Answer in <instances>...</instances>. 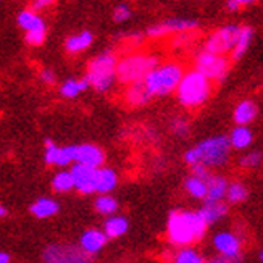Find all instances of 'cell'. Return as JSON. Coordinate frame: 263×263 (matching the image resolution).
Masks as SVG:
<instances>
[{"label":"cell","mask_w":263,"mask_h":263,"mask_svg":"<svg viewBox=\"0 0 263 263\" xmlns=\"http://www.w3.org/2000/svg\"><path fill=\"white\" fill-rule=\"evenodd\" d=\"M89 81L87 78L86 79H79V81H76V79H70V81H66L63 86H62V96L68 97V99H73L76 97L78 94H81L83 90H86L89 87Z\"/></svg>","instance_id":"obj_27"},{"label":"cell","mask_w":263,"mask_h":263,"mask_svg":"<svg viewBox=\"0 0 263 263\" xmlns=\"http://www.w3.org/2000/svg\"><path fill=\"white\" fill-rule=\"evenodd\" d=\"M7 215V210L2 207V205H0V216H5Z\"/></svg>","instance_id":"obj_44"},{"label":"cell","mask_w":263,"mask_h":263,"mask_svg":"<svg viewBox=\"0 0 263 263\" xmlns=\"http://www.w3.org/2000/svg\"><path fill=\"white\" fill-rule=\"evenodd\" d=\"M200 216L205 220V223L207 224H213L216 223L220 218H223V216L228 213V209L226 205L221 203V200L218 202H212V200H207V203L203 205V207L200 209Z\"/></svg>","instance_id":"obj_15"},{"label":"cell","mask_w":263,"mask_h":263,"mask_svg":"<svg viewBox=\"0 0 263 263\" xmlns=\"http://www.w3.org/2000/svg\"><path fill=\"white\" fill-rule=\"evenodd\" d=\"M41 79H42L44 83L52 84V83H55V74H53L52 71H49V70H44V71L41 73Z\"/></svg>","instance_id":"obj_39"},{"label":"cell","mask_w":263,"mask_h":263,"mask_svg":"<svg viewBox=\"0 0 263 263\" xmlns=\"http://www.w3.org/2000/svg\"><path fill=\"white\" fill-rule=\"evenodd\" d=\"M252 139H254V136L246 124H237V128H234L231 133L230 142L234 148H246L252 144Z\"/></svg>","instance_id":"obj_21"},{"label":"cell","mask_w":263,"mask_h":263,"mask_svg":"<svg viewBox=\"0 0 263 263\" xmlns=\"http://www.w3.org/2000/svg\"><path fill=\"white\" fill-rule=\"evenodd\" d=\"M196 70L205 74L209 79H223L228 71V60L221 53L205 50L197 57Z\"/></svg>","instance_id":"obj_8"},{"label":"cell","mask_w":263,"mask_h":263,"mask_svg":"<svg viewBox=\"0 0 263 263\" xmlns=\"http://www.w3.org/2000/svg\"><path fill=\"white\" fill-rule=\"evenodd\" d=\"M207 168H209V166H207V165H203L202 162L194 163V165H192V175H194V176H197V178H200V179L209 181L210 173H209V170H207Z\"/></svg>","instance_id":"obj_37"},{"label":"cell","mask_w":263,"mask_h":263,"mask_svg":"<svg viewBox=\"0 0 263 263\" xmlns=\"http://www.w3.org/2000/svg\"><path fill=\"white\" fill-rule=\"evenodd\" d=\"M45 41V29L26 31V42L31 45H41Z\"/></svg>","instance_id":"obj_34"},{"label":"cell","mask_w":263,"mask_h":263,"mask_svg":"<svg viewBox=\"0 0 263 263\" xmlns=\"http://www.w3.org/2000/svg\"><path fill=\"white\" fill-rule=\"evenodd\" d=\"M158 65V60L154 55H131L123 59L117 65V78L124 84H133L144 81L148 71Z\"/></svg>","instance_id":"obj_5"},{"label":"cell","mask_w":263,"mask_h":263,"mask_svg":"<svg viewBox=\"0 0 263 263\" xmlns=\"http://www.w3.org/2000/svg\"><path fill=\"white\" fill-rule=\"evenodd\" d=\"M52 4H53V0H34L32 7H34V10H42V8L49 7Z\"/></svg>","instance_id":"obj_40"},{"label":"cell","mask_w":263,"mask_h":263,"mask_svg":"<svg viewBox=\"0 0 263 263\" xmlns=\"http://www.w3.org/2000/svg\"><path fill=\"white\" fill-rule=\"evenodd\" d=\"M128 231V220L123 216H110L105 221L107 237H120Z\"/></svg>","instance_id":"obj_22"},{"label":"cell","mask_w":263,"mask_h":263,"mask_svg":"<svg viewBox=\"0 0 263 263\" xmlns=\"http://www.w3.org/2000/svg\"><path fill=\"white\" fill-rule=\"evenodd\" d=\"M213 246L220 252L216 261H237L241 258V241L233 233H218L213 237Z\"/></svg>","instance_id":"obj_9"},{"label":"cell","mask_w":263,"mask_h":263,"mask_svg":"<svg viewBox=\"0 0 263 263\" xmlns=\"http://www.w3.org/2000/svg\"><path fill=\"white\" fill-rule=\"evenodd\" d=\"M226 5H228V10H231V11H234V10H237L239 7H241L236 2V0H230V2H228Z\"/></svg>","instance_id":"obj_41"},{"label":"cell","mask_w":263,"mask_h":263,"mask_svg":"<svg viewBox=\"0 0 263 263\" xmlns=\"http://www.w3.org/2000/svg\"><path fill=\"white\" fill-rule=\"evenodd\" d=\"M107 234L99 230H89L81 236V249L87 255L97 254L99 250L107 244Z\"/></svg>","instance_id":"obj_14"},{"label":"cell","mask_w":263,"mask_h":263,"mask_svg":"<svg viewBox=\"0 0 263 263\" xmlns=\"http://www.w3.org/2000/svg\"><path fill=\"white\" fill-rule=\"evenodd\" d=\"M18 23L20 26L25 31H36V29H45L44 21L34 13V11H21L18 16Z\"/></svg>","instance_id":"obj_25"},{"label":"cell","mask_w":263,"mask_h":263,"mask_svg":"<svg viewBox=\"0 0 263 263\" xmlns=\"http://www.w3.org/2000/svg\"><path fill=\"white\" fill-rule=\"evenodd\" d=\"M175 261L176 263H202L203 258L202 255H199L196 250L192 249H182L175 255Z\"/></svg>","instance_id":"obj_31"},{"label":"cell","mask_w":263,"mask_h":263,"mask_svg":"<svg viewBox=\"0 0 263 263\" xmlns=\"http://www.w3.org/2000/svg\"><path fill=\"white\" fill-rule=\"evenodd\" d=\"M178 100L187 108H196L203 105L212 92L210 79L200 71L194 70L182 74L181 81L176 87Z\"/></svg>","instance_id":"obj_2"},{"label":"cell","mask_w":263,"mask_h":263,"mask_svg":"<svg viewBox=\"0 0 263 263\" xmlns=\"http://www.w3.org/2000/svg\"><path fill=\"white\" fill-rule=\"evenodd\" d=\"M52 187L57 192H68L74 187V179L71 171H62V173L55 175V178L52 179Z\"/></svg>","instance_id":"obj_28"},{"label":"cell","mask_w":263,"mask_h":263,"mask_svg":"<svg viewBox=\"0 0 263 263\" xmlns=\"http://www.w3.org/2000/svg\"><path fill=\"white\" fill-rule=\"evenodd\" d=\"M44 260L49 263H76L86 261L87 254L81 247L73 246H50L44 252Z\"/></svg>","instance_id":"obj_10"},{"label":"cell","mask_w":263,"mask_h":263,"mask_svg":"<svg viewBox=\"0 0 263 263\" xmlns=\"http://www.w3.org/2000/svg\"><path fill=\"white\" fill-rule=\"evenodd\" d=\"M182 66L179 63L170 62L163 65H157L154 70L148 71L144 78V84L147 86L148 92L154 96H168L176 90L181 78H182Z\"/></svg>","instance_id":"obj_3"},{"label":"cell","mask_w":263,"mask_h":263,"mask_svg":"<svg viewBox=\"0 0 263 263\" xmlns=\"http://www.w3.org/2000/svg\"><path fill=\"white\" fill-rule=\"evenodd\" d=\"M207 223L197 212L176 210L168 218V239L175 246H189L197 242L207 231Z\"/></svg>","instance_id":"obj_1"},{"label":"cell","mask_w":263,"mask_h":263,"mask_svg":"<svg viewBox=\"0 0 263 263\" xmlns=\"http://www.w3.org/2000/svg\"><path fill=\"white\" fill-rule=\"evenodd\" d=\"M252 41V29L250 28H241V34H239L237 42L233 49V59L239 60L241 57L246 53V50L249 49V44Z\"/></svg>","instance_id":"obj_26"},{"label":"cell","mask_w":263,"mask_h":263,"mask_svg":"<svg viewBox=\"0 0 263 263\" xmlns=\"http://www.w3.org/2000/svg\"><path fill=\"white\" fill-rule=\"evenodd\" d=\"M171 128H173L175 134H178V136H187V133H189L187 123H186L184 120H179V118H176V120L173 121V124H171Z\"/></svg>","instance_id":"obj_38"},{"label":"cell","mask_w":263,"mask_h":263,"mask_svg":"<svg viewBox=\"0 0 263 263\" xmlns=\"http://www.w3.org/2000/svg\"><path fill=\"white\" fill-rule=\"evenodd\" d=\"M255 117H257V107L250 100L241 102L234 110V120L237 124H249L255 120Z\"/></svg>","instance_id":"obj_18"},{"label":"cell","mask_w":263,"mask_h":263,"mask_svg":"<svg viewBox=\"0 0 263 263\" xmlns=\"http://www.w3.org/2000/svg\"><path fill=\"white\" fill-rule=\"evenodd\" d=\"M129 16H131V10H129L128 5H118L115 8V13H113V20L118 21V23L126 21Z\"/></svg>","instance_id":"obj_36"},{"label":"cell","mask_w":263,"mask_h":263,"mask_svg":"<svg viewBox=\"0 0 263 263\" xmlns=\"http://www.w3.org/2000/svg\"><path fill=\"white\" fill-rule=\"evenodd\" d=\"M260 162H261V155H260V152H252V154H247L246 157H242L241 165H242L244 168H255V166L260 165Z\"/></svg>","instance_id":"obj_35"},{"label":"cell","mask_w":263,"mask_h":263,"mask_svg":"<svg viewBox=\"0 0 263 263\" xmlns=\"http://www.w3.org/2000/svg\"><path fill=\"white\" fill-rule=\"evenodd\" d=\"M92 44V34L84 31L81 34H76V36L70 37L66 41V50L71 52V53H76V52H83L86 50L89 45Z\"/></svg>","instance_id":"obj_23"},{"label":"cell","mask_w":263,"mask_h":263,"mask_svg":"<svg viewBox=\"0 0 263 263\" xmlns=\"http://www.w3.org/2000/svg\"><path fill=\"white\" fill-rule=\"evenodd\" d=\"M10 261V255L5 252H0V263H8Z\"/></svg>","instance_id":"obj_42"},{"label":"cell","mask_w":263,"mask_h":263,"mask_svg":"<svg viewBox=\"0 0 263 263\" xmlns=\"http://www.w3.org/2000/svg\"><path fill=\"white\" fill-rule=\"evenodd\" d=\"M74 179V187L83 194L97 192V168L76 163L71 170Z\"/></svg>","instance_id":"obj_11"},{"label":"cell","mask_w":263,"mask_h":263,"mask_svg":"<svg viewBox=\"0 0 263 263\" xmlns=\"http://www.w3.org/2000/svg\"><path fill=\"white\" fill-rule=\"evenodd\" d=\"M230 147H231L230 139H226L224 136H215V137H210V139L202 141L194 148H196L199 160L203 165L221 166L228 162Z\"/></svg>","instance_id":"obj_6"},{"label":"cell","mask_w":263,"mask_h":263,"mask_svg":"<svg viewBox=\"0 0 263 263\" xmlns=\"http://www.w3.org/2000/svg\"><path fill=\"white\" fill-rule=\"evenodd\" d=\"M59 212V203L52 199H39L31 205V213L36 218H49Z\"/></svg>","instance_id":"obj_20"},{"label":"cell","mask_w":263,"mask_h":263,"mask_svg":"<svg viewBox=\"0 0 263 263\" xmlns=\"http://www.w3.org/2000/svg\"><path fill=\"white\" fill-rule=\"evenodd\" d=\"M117 59L110 52H104L90 60L87 68V81L99 92L108 90L117 76Z\"/></svg>","instance_id":"obj_4"},{"label":"cell","mask_w":263,"mask_h":263,"mask_svg":"<svg viewBox=\"0 0 263 263\" xmlns=\"http://www.w3.org/2000/svg\"><path fill=\"white\" fill-rule=\"evenodd\" d=\"M207 186H209V192H207V200L212 202H218L226 196V191H228V181L221 176H210L207 181Z\"/></svg>","instance_id":"obj_17"},{"label":"cell","mask_w":263,"mask_h":263,"mask_svg":"<svg viewBox=\"0 0 263 263\" xmlns=\"http://www.w3.org/2000/svg\"><path fill=\"white\" fill-rule=\"evenodd\" d=\"M186 191L191 194L192 197L196 199H205L207 197V192H209V186H207V181L200 179L197 176H191L186 179Z\"/></svg>","instance_id":"obj_24"},{"label":"cell","mask_w":263,"mask_h":263,"mask_svg":"<svg viewBox=\"0 0 263 263\" xmlns=\"http://www.w3.org/2000/svg\"><path fill=\"white\" fill-rule=\"evenodd\" d=\"M197 28V21L194 20H170L165 23H160V25H154L147 29V36H151L154 39L168 36V34H178V32H184Z\"/></svg>","instance_id":"obj_12"},{"label":"cell","mask_w":263,"mask_h":263,"mask_svg":"<svg viewBox=\"0 0 263 263\" xmlns=\"http://www.w3.org/2000/svg\"><path fill=\"white\" fill-rule=\"evenodd\" d=\"M96 209L102 215H111V213L117 212L118 203H117L115 199L110 197V196H102V197H99L96 200Z\"/></svg>","instance_id":"obj_30"},{"label":"cell","mask_w":263,"mask_h":263,"mask_svg":"<svg viewBox=\"0 0 263 263\" xmlns=\"http://www.w3.org/2000/svg\"><path fill=\"white\" fill-rule=\"evenodd\" d=\"M239 34H241V28L234 25H228L213 32L209 37L207 44H205V50L213 52V53H226L234 49L237 42Z\"/></svg>","instance_id":"obj_7"},{"label":"cell","mask_w":263,"mask_h":263,"mask_svg":"<svg viewBox=\"0 0 263 263\" xmlns=\"http://www.w3.org/2000/svg\"><path fill=\"white\" fill-rule=\"evenodd\" d=\"M117 173L110 168L97 170V192L107 194L115 189L117 186Z\"/></svg>","instance_id":"obj_19"},{"label":"cell","mask_w":263,"mask_h":263,"mask_svg":"<svg viewBox=\"0 0 263 263\" xmlns=\"http://www.w3.org/2000/svg\"><path fill=\"white\" fill-rule=\"evenodd\" d=\"M258 260H260V261H263V252H260V254H258Z\"/></svg>","instance_id":"obj_45"},{"label":"cell","mask_w":263,"mask_h":263,"mask_svg":"<svg viewBox=\"0 0 263 263\" xmlns=\"http://www.w3.org/2000/svg\"><path fill=\"white\" fill-rule=\"evenodd\" d=\"M71 162H74V145H68L60 148L59 158H57V165L59 166H66Z\"/></svg>","instance_id":"obj_32"},{"label":"cell","mask_w":263,"mask_h":263,"mask_svg":"<svg viewBox=\"0 0 263 263\" xmlns=\"http://www.w3.org/2000/svg\"><path fill=\"white\" fill-rule=\"evenodd\" d=\"M151 99H152V94L148 92V89L144 84V81L133 83L129 86V89L126 90V100L129 102L131 105H134V107L145 105Z\"/></svg>","instance_id":"obj_16"},{"label":"cell","mask_w":263,"mask_h":263,"mask_svg":"<svg viewBox=\"0 0 263 263\" xmlns=\"http://www.w3.org/2000/svg\"><path fill=\"white\" fill-rule=\"evenodd\" d=\"M226 197L231 203H239L247 199V189L241 184V182H233V184H228Z\"/></svg>","instance_id":"obj_29"},{"label":"cell","mask_w":263,"mask_h":263,"mask_svg":"<svg viewBox=\"0 0 263 263\" xmlns=\"http://www.w3.org/2000/svg\"><path fill=\"white\" fill-rule=\"evenodd\" d=\"M236 2H237L239 5H249V4H254L255 0H236Z\"/></svg>","instance_id":"obj_43"},{"label":"cell","mask_w":263,"mask_h":263,"mask_svg":"<svg viewBox=\"0 0 263 263\" xmlns=\"http://www.w3.org/2000/svg\"><path fill=\"white\" fill-rule=\"evenodd\" d=\"M74 162L99 168L104 163V152L97 145L84 144V145H74Z\"/></svg>","instance_id":"obj_13"},{"label":"cell","mask_w":263,"mask_h":263,"mask_svg":"<svg viewBox=\"0 0 263 263\" xmlns=\"http://www.w3.org/2000/svg\"><path fill=\"white\" fill-rule=\"evenodd\" d=\"M59 152H60V148L57 145H53V142L50 139L45 141V162H47L49 165H57Z\"/></svg>","instance_id":"obj_33"}]
</instances>
